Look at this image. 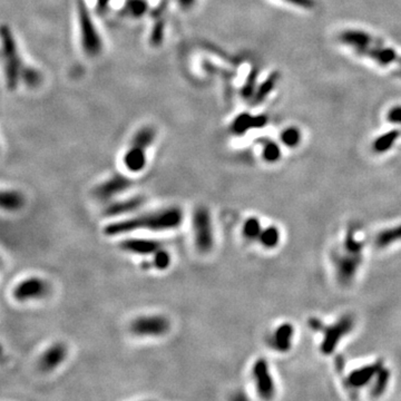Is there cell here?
<instances>
[{
  "mask_svg": "<svg viewBox=\"0 0 401 401\" xmlns=\"http://www.w3.org/2000/svg\"><path fill=\"white\" fill-rule=\"evenodd\" d=\"M183 220L182 208L170 206L115 221L104 227V233L107 236H118L142 230L151 232L171 231L181 226Z\"/></svg>",
  "mask_w": 401,
  "mask_h": 401,
  "instance_id": "cell-1",
  "label": "cell"
},
{
  "mask_svg": "<svg viewBox=\"0 0 401 401\" xmlns=\"http://www.w3.org/2000/svg\"><path fill=\"white\" fill-rule=\"evenodd\" d=\"M338 38L359 56L367 57L382 67L394 66L401 77V55L378 37L359 29H346L339 34Z\"/></svg>",
  "mask_w": 401,
  "mask_h": 401,
  "instance_id": "cell-2",
  "label": "cell"
},
{
  "mask_svg": "<svg viewBox=\"0 0 401 401\" xmlns=\"http://www.w3.org/2000/svg\"><path fill=\"white\" fill-rule=\"evenodd\" d=\"M155 136L156 134L152 127H143L136 131L123 157L124 166L127 171L131 173L144 171L147 164V148L153 144Z\"/></svg>",
  "mask_w": 401,
  "mask_h": 401,
  "instance_id": "cell-3",
  "label": "cell"
},
{
  "mask_svg": "<svg viewBox=\"0 0 401 401\" xmlns=\"http://www.w3.org/2000/svg\"><path fill=\"white\" fill-rule=\"evenodd\" d=\"M194 243L201 253H208L214 245V233L211 213L205 206L195 208L192 217Z\"/></svg>",
  "mask_w": 401,
  "mask_h": 401,
  "instance_id": "cell-4",
  "label": "cell"
},
{
  "mask_svg": "<svg viewBox=\"0 0 401 401\" xmlns=\"http://www.w3.org/2000/svg\"><path fill=\"white\" fill-rule=\"evenodd\" d=\"M171 322L163 314H144L135 318L129 325V331L140 338H158L169 333Z\"/></svg>",
  "mask_w": 401,
  "mask_h": 401,
  "instance_id": "cell-5",
  "label": "cell"
},
{
  "mask_svg": "<svg viewBox=\"0 0 401 401\" xmlns=\"http://www.w3.org/2000/svg\"><path fill=\"white\" fill-rule=\"evenodd\" d=\"M78 21L81 29V41L84 51L88 56H97L103 48V43L99 37L96 26L87 11L85 5L81 4L78 7Z\"/></svg>",
  "mask_w": 401,
  "mask_h": 401,
  "instance_id": "cell-6",
  "label": "cell"
},
{
  "mask_svg": "<svg viewBox=\"0 0 401 401\" xmlns=\"http://www.w3.org/2000/svg\"><path fill=\"white\" fill-rule=\"evenodd\" d=\"M3 47L6 65V77H7L8 86L14 88L17 85L18 78L22 75V70L14 37L10 31H8L6 27L3 28Z\"/></svg>",
  "mask_w": 401,
  "mask_h": 401,
  "instance_id": "cell-7",
  "label": "cell"
},
{
  "mask_svg": "<svg viewBox=\"0 0 401 401\" xmlns=\"http://www.w3.org/2000/svg\"><path fill=\"white\" fill-rule=\"evenodd\" d=\"M49 292V284L39 277H31L21 280L13 289V297L19 302L40 300Z\"/></svg>",
  "mask_w": 401,
  "mask_h": 401,
  "instance_id": "cell-8",
  "label": "cell"
},
{
  "mask_svg": "<svg viewBox=\"0 0 401 401\" xmlns=\"http://www.w3.org/2000/svg\"><path fill=\"white\" fill-rule=\"evenodd\" d=\"M353 328V319L350 315L342 316L330 327H323V341L320 349L323 355H330L336 350L337 345L344 336L350 333Z\"/></svg>",
  "mask_w": 401,
  "mask_h": 401,
  "instance_id": "cell-9",
  "label": "cell"
},
{
  "mask_svg": "<svg viewBox=\"0 0 401 401\" xmlns=\"http://www.w3.org/2000/svg\"><path fill=\"white\" fill-rule=\"evenodd\" d=\"M257 394L263 399H271L275 393L274 381L264 359H257L252 369Z\"/></svg>",
  "mask_w": 401,
  "mask_h": 401,
  "instance_id": "cell-10",
  "label": "cell"
},
{
  "mask_svg": "<svg viewBox=\"0 0 401 401\" xmlns=\"http://www.w3.org/2000/svg\"><path fill=\"white\" fill-rule=\"evenodd\" d=\"M119 248L124 252L140 256H149L163 249V245L157 240L144 237H127L119 243Z\"/></svg>",
  "mask_w": 401,
  "mask_h": 401,
  "instance_id": "cell-11",
  "label": "cell"
},
{
  "mask_svg": "<svg viewBox=\"0 0 401 401\" xmlns=\"http://www.w3.org/2000/svg\"><path fill=\"white\" fill-rule=\"evenodd\" d=\"M361 254L351 253L344 250L343 254H339L336 261L337 277L341 283H349L355 278L358 268L361 263Z\"/></svg>",
  "mask_w": 401,
  "mask_h": 401,
  "instance_id": "cell-12",
  "label": "cell"
},
{
  "mask_svg": "<svg viewBox=\"0 0 401 401\" xmlns=\"http://www.w3.org/2000/svg\"><path fill=\"white\" fill-rule=\"evenodd\" d=\"M129 178L123 175H114L106 179L95 190V195L100 201H111L113 197L124 193L130 186Z\"/></svg>",
  "mask_w": 401,
  "mask_h": 401,
  "instance_id": "cell-13",
  "label": "cell"
},
{
  "mask_svg": "<svg viewBox=\"0 0 401 401\" xmlns=\"http://www.w3.org/2000/svg\"><path fill=\"white\" fill-rule=\"evenodd\" d=\"M67 355H68L67 346H66L64 343L62 342L52 343L43 353H41L38 361V366L43 371L49 372V371L55 370L61 366V364L66 360V358H67Z\"/></svg>",
  "mask_w": 401,
  "mask_h": 401,
  "instance_id": "cell-14",
  "label": "cell"
},
{
  "mask_svg": "<svg viewBox=\"0 0 401 401\" xmlns=\"http://www.w3.org/2000/svg\"><path fill=\"white\" fill-rule=\"evenodd\" d=\"M146 199L143 195H136L124 199L121 201L112 202L105 208V215L111 218L122 217V215L131 214L139 211L141 207L144 206Z\"/></svg>",
  "mask_w": 401,
  "mask_h": 401,
  "instance_id": "cell-15",
  "label": "cell"
},
{
  "mask_svg": "<svg viewBox=\"0 0 401 401\" xmlns=\"http://www.w3.org/2000/svg\"><path fill=\"white\" fill-rule=\"evenodd\" d=\"M382 367H384L382 362L377 361L375 363L368 364V366H363L351 371L348 377L349 385L353 388H362L369 385Z\"/></svg>",
  "mask_w": 401,
  "mask_h": 401,
  "instance_id": "cell-16",
  "label": "cell"
},
{
  "mask_svg": "<svg viewBox=\"0 0 401 401\" xmlns=\"http://www.w3.org/2000/svg\"><path fill=\"white\" fill-rule=\"evenodd\" d=\"M268 122L269 118L265 115L253 116L251 114H241L233 121L231 129L234 134L243 135L248 130L264 127Z\"/></svg>",
  "mask_w": 401,
  "mask_h": 401,
  "instance_id": "cell-17",
  "label": "cell"
},
{
  "mask_svg": "<svg viewBox=\"0 0 401 401\" xmlns=\"http://www.w3.org/2000/svg\"><path fill=\"white\" fill-rule=\"evenodd\" d=\"M295 334V328L291 323H283L279 326L272 336L271 343L273 348L279 352H288L292 346V338Z\"/></svg>",
  "mask_w": 401,
  "mask_h": 401,
  "instance_id": "cell-18",
  "label": "cell"
},
{
  "mask_svg": "<svg viewBox=\"0 0 401 401\" xmlns=\"http://www.w3.org/2000/svg\"><path fill=\"white\" fill-rule=\"evenodd\" d=\"M0 204L5 211L15 212L20 209L25 204V197L15 190H5L0 196Z\"/></svg>",
  "mask_w": 401,
  "mask_h": 401,
  "instance_id": "cell-19",
  "label": "cell"
},
{
  "mask_svg": "<svg viewBox=\"0 0 401 401\" xmlns=\"http://www.w3.org/2000/svg\"><path fill=\"white\" fill-rule=\"evenodd\" d=\"M280 73L277 71H273V73L268 77V78L263 82L260 87L257 88L256 94L254 95V98H253V104H260L262 103L263 100H264L269 95H270L273 89L275 88V86L278 85V83L280 81Z\"/></svg>",
  "mask_w": 401,
  "mask_h": 401,
  "instance_id": "cell-20",
  "label": "cell"
},
{
  "mask_svg": "<svg viewBox=\"0 0 401 401\" xmlns=\"http://www.w3.org/2000/svg\"><path fill=\"white\" fill-rule=\"evenodd\" d=\"M399 137H400V130L398 129H391L387 131V133L382 134L373 142L372 144L373 152H376L377 154H382L388 152L389 149L394 145V143L397 142Z\"/></svg>",
  "mask_w": 401,
  "mask_h": 401,
  "instance_id": "cell-21",
  "label": "cell"
},
{
  "mask_svg": "<svg viewBox=\"0 0 401 401\" xmlns=\"http://www.w3.org/2000/svg\"><path fill=\"white\" fill-rule=\"evenodd\" d=\"M389 381H390V371L387 368L382 367L372 380V387H371L370 390L371 396L380 397L381 394L386 391Z\"/></svg>",
  "mask_w": 401,
  "mask_h": 401,
  "instance_id": "cell-22",
  "label": "cell"
},
{
  "mask_svg": "<svg viewBox=\"0 0 401 401\" xmlns=\"http://www.w3.org/2000/svg\"><path fill=\"white\" fill-rule=\"evenodd\" d=\"M401 240V224L396 225L390 229L381 231L376 237V244L379 248H386L394 242Z\"/></svg>",
  "mask_w": 401,
  "mask_h": 401,
  "instance_id": "cell-23",
  "label": "cell"
},
{
  "mask_svg": "<svg viewBox=\"0 0 401 401\" xmlns=\"http://www.w3.org/2000/svg\"><path fill=\"white\" fill-rule=\"evenodd\" d=\"M280 237L281 234L278 227L271 225L265 227V229H262L261 234L259 238H257V241H259L262 247H264L265 249H274L275 247H278V244L280 242Z\"/></svg>",
  "mask_w": 401,
  "mask_h": 401,
  "instance_id": "cell-24",
  "label": "cell"
},
{
  "mask_svg": "<svg viewBox=\"0 0 401 401\" xmlns=\"http://www.w3.org/2000/svg\"><path fill=\"white\" fill-rule=\"evenodd\" d=\"M262 156L268 163H275L281 157V148L277 143L271 140H261Z\"/></svg>",
  "mask_w": 401,
  "mask_h": 401,
  "instance_id": "cell-25",
  "label": "cell"
},
{
  "mask_svg": "<svg viewBox=\"0 0 401 401\" xmlns=\"http://www.w3.org/2000/svg\"><path fill=\"white\" fill-rule=\"evenodd\" d=\"M262 231L261 222L256 218H249L242 227V234L247 240L253 241L259 238Z\"/></svg>",
  "mask_w": 401,
  "mask_h": 401,
  "instance_id": "cell-26",
  "label": "cell"
},
{
  "mask_svg": "<svg viewBox=\"0 0 401 401\" xmlns=\"http://www.w3.org/2000/svg\"><path fill=\"white\" fill-rule=\"evenodd\" d=\"M281 142L288 147H297L301 143L302 135L301 131L297 127H288L281 133Z\"/></svg>",
  "mask_w": 401,
  "mask_h": 401,
  "instance_id": "cell-27",
  "label": "cell"
},
{
  "mask_svg": "<svg viewBox=\"0 0 401 401\" xmlns=\"http://www.w3.org/2000/svg\"><path fill=\"white\" fill-rule=\"evenodd\" d=\"M172 262V257L169 251H166L164 248L157 251L156 253L153 255V260L151 261L152 266L157 269V270L164 271L166 269H169Z\"/></svg>",
  "mask_w": 401,
  "mask_h": 401,
  "instance_id": "cell-28",
  "label": "cell"
},
{
  "mask_svg": "<svg viewBox=\"0 0 401 401\" xmlns=\"http://www.w3.org/2000/svg\"><path fill=\"white\" fill-rule=\"evenodd\" d=\"M343 247H344V250L348 251V252L361 254L362 250H363V243L355 237V234H353L352 231H349V233L346 234V236L344 238Z\"/></svg>",
  "mask_w": 401,
  "mask_h": 401,
  "instance_id": "cell-29",
  "label": "cell"
},
{
  "mask_svg": "<svg viewBox=\"0 0 401 401\" xmlns=\"http://www.w3.org/2000/svg\"><path fill=\"white\" fill-rule=\"evenodd\" d=\"M387 119L389 123L391 124H399L401 125V106H394L392 109L389 110L387 114Z\"/></svg>",
  "mask_w": 401,
  "mask_h": 401,
  "instance_id": "cell-30",
  "label": "cell"
},
{
  "mask_svg": "<svg viewBox=\"0 0 401 401\" xmlns=\"http://www.w3.org/2000/svg\"><path fill=\"white\" fill-rule=\"evenodd\" d=\"M284 2L305 9H311L315 6L314 0H284Z\"/></svg>",
  "mask_w": 401,
  "mask_h": 401,
  "instance_id": "cell-31",
  "label": "cell"
},
{
  "mask_svg": "<svg viewBox=\"0 0 401 401\" xmlns=\"http://www.w3.org/2000/svg\"><path fill=\"white\" fill-rule=\"evenodd\" d=\"M179 3L185 6V7H190L191 5L194 4V0H179Z\"/></svg>",
  "mask_w": 401,
  "mask_h": 401,
  "instance_id": "cell-32",
  "label": "cell"
},
{
  "mask_svg": "<svg viewBox=\"0 0 401 401\" xmlns=\"http://www.w3.org/2000/svg\"><path fill=\"white\" fill-rule=\"evenodd\" d=\"M97 2H98L99 8H105L106 6H107V4H109L111 0H97Z\"/></svg>",
  "mask_w": 401,
  "mask_h": 401,
  "instance_id": "cell-33",
  "label": "cell"
}]
</instances>
